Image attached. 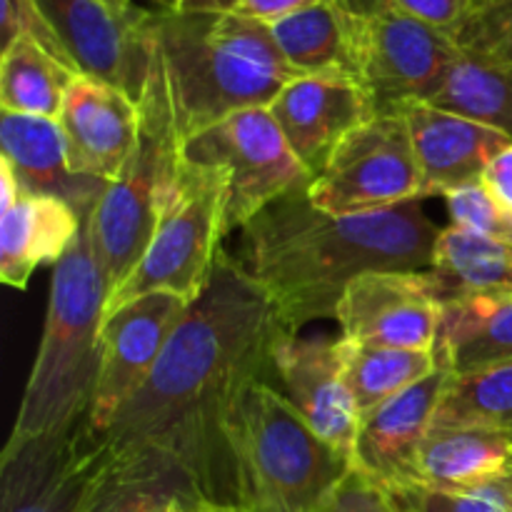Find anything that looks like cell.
<instances>
[{
  "label": "cell",
  "instance_id": "obj_25",
  "mask_svg": "<svg viewBox=\"0 0 512 512\" xmlns=\"http://www.w3.org/2000/svg\"><path fill=\"white\" fill-rule=\"evenodd\" d=\"M78 75L33 38L13 40L0 50V110L58 120Z\"/></svg>",
  "mask_w": 512,
  "mask_h": 512
},
{
  "label": "cell",
  "instance_id": "obj_1",
  "mask_svg": "<svg viewBox=\"0 0 512 512\" xmlns=\"http://www.w3.org/2000/svg\"><path fill=\"white\" fill-rule=\"evenodd\" d=\"M283 333L273 303L240 260L220 253L143 388L100 438L120 455H153L200 495L235 505L228 430L245 390L263 378Z\"/></svg>",
  "mask_w": 512,
  "mask_h": 512
},
{
  "label": "cell",
  "instance_id": "obj_15",
  "mask_svg": "<svg viewBox=\"0 0 512 512\" xmlns=\"http://www.w3.org/2000/svg\"><path fill=\"white\" fill-rule=\"evenodd\" d=\"M450 375L453 368L440 350V365L428 378L360 415L353 468L388 493L418 485L420 450L433 428L435 410Z\"/></svg>",
  "mask_w": 512,
  "mask_h": 512
},
{
  "label": "cell",
  "instance_id": "obj_6",
  "mask_svg": "<svg viewBox=\"0 0 512 512\" xmlns=\"http://www.w3.org/2000/svg\"><path fill=\"white\" fill-rule=\"evenodd\" d=\"M140 130L118 178L108 183L90 215L95 253L113 293L143 258L165 195L185 158V133L168 75L153 50L148 85L138 100ZM110 298V295H108Z\"/></svg>",
  "mask_w": 512,
  "mask_h": 512
},
{
  "label": "cell",
  "instance_id": "obj_30",
  "mask_svg": "<svg viewBox=\"0 0 512 512\" xmlns=\"http://www.w3.org/2000/svg\"><path fill=\"white\" fill-rule=\"evenodd\" d=\"M428 103L483 120L512 138V68L460 53L438 98Z\"/></svg>",
  "mask_w": 512,
  "mask_h": 512
},
{
  "label": "cell",
  "instance_id": "obj_11",
  "mask_svg": "<svg viewBox=\"0 0 512 512\" xmlns=\"http://www.w3.org/2000/svg\"><path fill=\"white\" fill-rule=\"evenodd\" d=\"M113 465L88 420L63 435L8 440L0 455V512H88Z\"/></svg>",
  "mask_w": 512,
  "mask_h": 512
},
{
  "label": "cell",
  "instance_id": "obj_40",
  "mask_svg": "<svg viewBox=\"0 0 512 512\" xmlns=\"http://www.w3.org/2000/svg\"><path fill=\"white\" fill-rule=\"evenodd\" d=\"M105 5H108V8H113L115 13H133L135 8H138V5H135V0H103Z\"/></svg>",
  "mask_w": 512,
  "mask_h": 512
},
{
  "label": "cell",
  "instance_id": "obj_38",
  "mask_svg": "<svg viewBox=\"0 0 512 512\" xmlns=\"http://www.w3.org/2000/svg\"><path fill=\"white\" fill-rule=\"evenodd\" d=\"M168 512H245L240 510L238 505L218 503V500H210L205 495L195 493V490H188V493L178 495L170 505Z\"/></svg>",
  "mask_w": 512,
  "mask_h": 512
},
{
  "label": "cell",
  "instance_id": "obj_3",
  "mask_svg": "<svg viewBox=\"0 0 512 512\" xmlns=\"http://www.w3.org/2000/svg\"><path fill=\"white\" fill-rule=\"evenodd\" d=\"M185 140L240 110L268 108L298 78L265 23L225 10H150Z\"/></svg>",
  "mask_w": 512,
  "mask_h": 512
},
{
  "label": "cell",
  "instance_id": "obj_20",
  "mask_svg": "<svg viewBox=\"0 0 512 512\" xmlns=\"http://www.w3.org/2000/svg\"><path fill=\"white\" fill-rule=\"evenodd\" d=\"M0 150L13 165L20 185L28 193L53 195L73 205L83 218L98 208L108 183L75 175L68 165L60 123L40 115H0Z\"/></svg>",
  "mask_w": 512,
  "mask_h": 512
},
{
  "label": "cell",
  "instance_id": "obj_8",
  "mask_svg": "<svg viewBox=\"0 0 512 512\" xmlns=\"http://www.w3.org/2000/svg\"><path fill=\"white\" fill-rule=\"evenodd\" d=\"M345 10L358 83L378 110L435 100L460 58L453 35L393 8L385 0H335Z\"/></svg>",
  "mask_w": 512,
  "mask_h": 512
},
{
  "label": "cell",
  "instance_id": "obj_9",
  "mask_svg": "<svg viewBox=\"0 0 512 512\" xmlns=\"http://www.w3.org/2000/svg\"><path fill=\"white\" fill-rule=\"evenodd\" d=\"M315 208L360 215L425 200L413 138L400 108L380 110L345 135L308 185Z\"/></svg>",
  "mask_w": 512,
  "mask_h": 512
},
{
  "label": "cell",
  "instance_id": "obj_26",
  "mask_svg": "<svg viewBox=\"0 0 512 512\" xmlns=\"http://www.w3.org/2000/svg\"><path fill=\"white\" fill-rule=\"evenodd\" d=\"M338 353L360 415L420 383L440 365L438 345L433 350H403L338 338Z\"/></svg>",
  "mask_w": 512,
  "mask_h": 512
},
{
  "label": "cell",
  "instance_id": "obj_23",
  "mask_svg": "<svg viewBox=\"0 0 512 512\" xmlns=\"http://www.w3.org/2000/svg\"><path fill=\"white\" fill-rule=\"evenodd\" d=\"M512 475V430H443L420 450V483L455 493L490 488Z\"/></svg>",
  "mask_w": 512,
  "mask_h": 512
},
{
  "label": "cell",
  "instance_id": "obj_37",
  "mask_svg": "<svg viewBox=\"0 0 512 512\" xmlns=\"http://www.w3.org/2000/svg\"><path fill=\"white\" fill-rule=\"evenodd\" d=\"M483 185L508 213H512V143L503 153L495 155L493 163L488 165L483 175Z\"/></svg>",
  "mask_w": 512,
  "mask_h": 512
},
{
  "label": "cell",
  "instance_id": "obj_22",
  "mask_svg": "<svg viewBox=\"0 0 512 512\" xmlns=\"http://www.w3.org/2000/svg\"><path fill=\"white\" fill-rule=\"evenodd\" d=\"M428 278L440 308L512 293V245L448 225L435 243Z\"/></svg>",
  "mask_w": 512,
  "mask_h": 512
},
{
  "label": "cell",
  "instance_id": "obj_32",
  "mask_svg": "<svg viewBox=\"0 0 512 512\" xmlns=\"http://www.w3.org/2000/svg\"><path fill=\"white\" fill-rule=\"evenodd\" d=\"M450 225L512 245V213L493 198L483 180L445 195Z\"/></svg>",
  "mask_w": 512,
  "mask_h": 512
},
{
  "label": "cell",
  "instance_id": "obj_35",
  "mask_svg": "<svg viewBox=\"0 0 512 512\" xmlns=\"http://www.w3.org/2000/svg\"><path fill=\"white\" fill-rule=\"evenodd\" d=\"M318 512H400V508L388 490L353 468Z\"/></svg>",
  "mask_w": 512,
  "mask_h": 512
},
{
  "label": "cell",
  "instance_id": "obj_5",
  "mask_svg": "<svg viewBox=\"0 0 512 512\" xmlns=\"http://www.w3.org/2000/svg\"><path fill=\"white\" fill-rule=\"evenodd\" d=\"M228 443L235 505L245 512H318L353 470L263 378L245 390Z\"/></svg>",
  "mask_w": 512,
  "mask_h": 512
},
{
  "label": "cell",
  "instance_id": "obj_10",
  "mask_svg": "<svg viewBox=\"0 0 512 512\" xmlns=\"http://www.w3.org/2000/svg\"><path fill=\"white\" fill-rule=\"evenodd\" d=\"M185 158L228 170V235L245 230L265 208L313 183L268 108L240 110L190 135Z\"/></svg>",
  "mask_w": 512,
  "mask_h": 512
},
{
  "label": "cell",
  "instance_id": "obj_7",
  "mask_svg": "<svg viewBox=\"0 0 512 512\" xmlns=\"http://www.w3.org/2000/svg\"><path fill=\"white\" fill-rule=\"evenodd\" d=\"M228 170L183 158L153 235L133 273L110 293L105 318L148 293H173L190 305L208 290L225 230Z\"/></svg>",
  "mask_w": 512,
  "mask_h": 512
},
{
  "label": "cell",
  "instance_id": "obj_24",
  "mask_svg": "<svg viewBox=\"0 0 512 512\" xmlns=\"http://www.w3.org/2000/svg\"><path fill=\"white\" fill-rule=\"evenodd\" d=\"M438 348L453 373L512 360V293L463 300L440 308Z\"/></svg>",
  "mask_w": 512,
  "mask_h": 512
},
{
  "label": "cell",
  "instance_id": "obj_18",
  "mask_svg": "<svg viewBox=\"0 0 512 512\" xmlns=\"http://www.w3.org/2000/svg\"><path fill=\"white\" fill-rule=\"evenodd\" d=\"M75 175L113 183L128 163L140 130V105L125 90L78 75L58 115Z\"/></svg>",
  "mask_w": 512,
  "mask_h": 512
},
{
  "label": "cell",
  "instance_id": "obj_4",
  "mask_svg": "<svg viewBox=\"0 0 512 512\" xmlns=\"http://www.w3.org/2000/svg\"><path fill=\"white\" fill-rule=\"evenodd\" d=\"M108 295L85 218L73 248L53 268L43 338L8 440L63 435L88 420Z\"/></svg>",
  "mask_w": 512,
  "mask_h": 512
},
{
  "label": "cell",
  "instance_id": "obj_14",
  "mask_svg": "<svg viewBox=\"0 0 512 512\" xmlns=\"http://www.w3.org/2000/svg\"><path fill=\"white\" fill-rule=\"evenodd\" d=\"M343 338L380 348L433 350L440 303L428 270H373L345 288L335 310Z\"/></svg>",
  "mask_w": 512,
  "mask_h": 512
},
{
  "label": "cell",
  "instance_id": "obj_28",
  "mask_svg": "<svg viewBox=\"0 0 512 512\" xmlns=\"http://www.w3.org/2000/svg\"><path fill=\"white\" fill-rule=\"evenodd\" d=\"M443 430H512V360L450 375L430 433Z\"/></svg>",
  "mask_w": 512,
  "mask_h": 512
},
{
  "label": "cell",
  "instance_id": "obj_17",
  "mask_svg": "<svg viewBox=\"0 0 512 512\" xmlns=\"http://www.w3.org/2000/svg\"><path fill=\"white\" fill-rule=\"evenodd\" d=\"M275 375L300 418L353 460L360 410L343 378L338 340L280 333L270 355Z\"/></svg>",
  "mask_w": 512,
  "mask_h": 512
},
{
  "label": "cell",
  "instance_id": "obj_27",
  "mask_svg": "<svg viewBox=\"0 0 512 512\" xmlns=\"http://www.w3.org/2000/svg\"><path fill=\"white\" fill-rule=\"evenodd\" d=\"M268 28L280 53L298 75L345 73L355 78L348 20H345V10L335 0H323Z\"/></svg>",
  "mask_w": 512,
  "mask_h": 512
},
{
  "label": "cell",
  "instance_id": "obj_36",
  "mask_svg": "<svg viewBox=\"0 0 512 512\" xmlns=\"http://www.w3.org/2000/svg\"><path fill=\"white\" fill-rule=\"evenodd\" d=\"M385 3L455 38L470 20L478 0H385Z\"/></svg>",
  "mask_w": 512,
  "mask_h": 512
},
{
  "label": "cell",
  "instance_id": "obj_39",
  "mask_svg": "<svg viewBox=\"0 0 512 512\" xmlns=\"http://www.w3.org/2000/svg\"><path fill=\"white\" fill-rule=\"evenodd\" d=\"M490 490H493L495 498H498L500 503H503V508L508 510V512H512V475H510V478L500 480V483L490 485Z\"/></svg>",
  "mask_w": 512,
  "mask_h": 512
},
{
  "label": "cell",
  "instance_id": "obj_13",
  "mask_svg": "<svg viewBox=\"0 0 512 512\" xmlns=\"http://www.w3.org/2000/svg\"><path fill=\"white\" fill-rule=\"evenodd\" d=\"M83 75L140 100L153 68L150 8L115 13L103 0H35Z\"/></svg>",
  "mask_w": 512,
  "mask_h": 512
},
{
  "label": "cell",
  "instance_id": "obj_33",
  "mask_svg": "<svg viewBox=\"0 0 512 512\" xmlns=\"http://www.w3.org/2000/svg\"><path fill=\"white\" fill-rule=\"evenodd\" d=\"M400 512H508L490 488L473 493L430 488V485H410V488L390 493Z\"/></svg>",
  "mask_w": 512,
  "mask_h": 512
},
{
  "label": "cell",
  "instance_id": "obj_31",
  "mask_svg": "<svg viewBox=\"0 0 512 512\" xmlns=\"http://www.w3.org/2000/svg\"><path fill=\"white\" fill-rule=\"evenodd\" d=\"M455 40L473 58L512 68V0H478Z\"/></svg>",
  "mask_w": 512,
  "mask_h": 512
},
{
  "label": "cell",
  "instance_id": "obj_12",
  "mask_svg": "<svg viewBox=\"0 0 512 512\" xmlns=\"http://www.w3.org/2000/svg\"><path fill=\"white\" fill-rule=\"evenodd\" d=\"M190 303L173 293H148L108 315L100 330V360L88 428L105 435L138 393L188 315Z\"/></svg>",
  "mask_w": 512,
  "mask_h": 512
},
{
  "label": "cell",
  "instance_id": "obj_19",
  "mask_svg": "<svg viewBox=\"0 0 512 512\" xmlns=\"http://www.w3.org/2000/svg\"><path fill=\"white\" fill-rule=\"evenodd\" d=\"M398 108L408 120L425 198H445L453 190L483 180L495 155L512 143L510 135L495 125L428 100H410Z\"/></svg>",
  "mask_w": 512,
  "mask_h": 512
},
{
  "label": "cell",
  "instance_id": "obj_2",
  "mask_svg": "<svg viewBox=\"0 0 512 512\" xmlns=\"http://www.w3.org/2000/svg\"><path fill=\"white\" fill-rule=\"evenodd\" d=\"M440 225L423 200L360 215L315 208L308 188L288 193L243 230L250 278L273 303L283 333L335 320L355 278L373 270H430Z\"/></svg>",
  "mask_w": 512,
  "mask_h": 512
},
{
  "label": "cell",
  "instance_id": "obj_29",
  "mask_svg": "<svg viewBox=\"0 0 512 512\" xmlns=\"http://www.w3.org/2000/svg\"><path fill=\"white\" fill-rule=\"evenodd\" d=\"M188 490H195L188 478L165 460L113 450L108 478L88 512H168L173 500Z\"/></svg>",
  "mask_w": 512,
  "mask_h": 512
},
{
  "label": "cell",
  "instance_id": "obj_21",
  "mask_svg": "<svg viewBox=\"0 0 512 512\" xmlns=\"http://www.w3.org/2000/svg\"><path fill=\"white\" fill-rule=\"evenodd\" d=\"M85 218L53 195L23 190L13 208L0 213V280L25 290L40 265H58L83 230Z\"/></svg>",
  "mask_w": 512,
  "mask_h": 512
},
{
  "label": "cell",
  "instance_id": "obj_16",
  "mask_svg": "<svg viewBox=\"0 0 512 512\" xmlns=\"http://www.w3.org/2000/svg\"><path fill=\"white\" fill-rule=\"evenodd\" d=\"M268 110L313 180L340 140L380 113L368 90L345 73L298 75L275 95Z\"/></svg>",
  "mask_w": 512,
  "mask_h": 512
},
{
  "label": "cell",
  "instance_id": "obj_34",
  "mask_svg": "<svg viewBox=\"0 0 512 512\" xmlns=\"http://www.w3.org/2000/svg\"><path fill=\"white\" fill-rule=\"evenodd\" d=\"M0 3H3V8H0L3 10V18H0V35H3V43H0V50L8 48V45L18 38H33L35 43L43 45V48L48 50V53H53L55 58L63 60V63L70 65L73 70H78L73 60H70L65 45L60 43L55 30L50 28L45 15L40 13V8L35 5V0H0Z\"/></svg>",
  "mask_w": 512,
  "mask_h": 512
}]
</instances>
